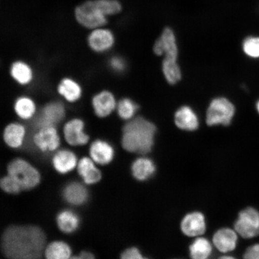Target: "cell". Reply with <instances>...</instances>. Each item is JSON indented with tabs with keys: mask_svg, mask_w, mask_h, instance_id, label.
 I'll list each match as a JSON object with an SVG mask.
<instances>
[{
	"mask_svg": "<svg viewBox=\"0 0 259 259\" xmlns=\"http://www.w3.org/2000/svg\"><path fill=\"white\" fill-rule=\"evenodd\" d=\"M9 176L17 181L22 190L34 189L40 181V176L38 170L31 164L21 158L15 159L8 167Z\"/></svg>",
	"mask_w": 259,
	"mask_h": 259,
	"instance_id": "3957f363",
	"label": "cell"
},
{
	"mask_svg": "<svg viewBox=\"0 0 259 259\" xmlns=\"http://www.w3.org/2000/svg\"><path fill=\"white\" fill-rule=\"evenodd\" d=\"M11 73L13 78L21 85H27L32 79L30 67L22 61H17L12 64Z\"/></svg>",
	"mask_w": 259,
	"mask_h": 259,
	"instance_id": "484cf974",
	"label": "cell"
},
{
	"mask_svg": "<svg viewBox=\"0 0 259 259\" xmlns=\"http://www.w3.org/2000/svg\"><path fill=\"white\" fill-rule=\"evenodd\" d=\"M53 166L61 174L70 172L77 165V158L73 152L69 150H60L54 155Z\"/></svg>",
	"mask_w": 259,
	"mask_h": 259,
	"instance_id": "ffe728a7",
	"label": "cell"
},
{
	"mask_svg": "<svg viewBox=\"0 0 259 259\" xmlns=\"http://www.w3.org/2000/svg\"><path fill=\"white\" fill-rule=\"evenodd\" d=\"M256 107H257V111H258V113H259V101H258V102H257V106H256Z\"/></svg>",
	"mask_w": 259,
	"mask_h": 259,
	"instance_id": "74e56055",
	"label": "cell"
},
{
	"mask_svg": "<svg viewBox=\"0 0 259 259\" xmlns=\"http://www.w3.org/2000/svg\"><path fill=\"white\" fill-rule=\"evenodd\" d=\"M97 5L106 16L118 14L121 5L117 0H96Z\"/></svg>",
	"mask_w": 259,
	"mask_h": 259,
	"instance_id": "f546056e",
	"label": "cell"
},
{
	"mask_svg": "<svg viewBox=\"0 0 259 259\" xmlns=\"http://www.w3.org/2000/svg\"><path fill=\"white\" fill-rule=\"evenodd\" d=\"M243 259H259V244L250 246L245 250Z\"/></svg>",
	"mask_w": 259,
	"mask_h": 259,
	"instance_id": "e575fe53",
	"label": "cell"
},
{
	"mask_svg": "<svg viewBox=\"0 0 259 259\" xmlns=\"http://www.w3.org/2000/svg\"><path fill=\"white\" fill-rule=\"evenodd\" d=\"M234 229L244 239H252L259 235V212L247 207L239 212L234 224Z\"/></svg>",
	"mask_w": 259,
	"mask_h": 259,
	"instance_id": "5b68a950",
	"label": "cell"
},
{
	"mask_svg": "<svg viewBox=\"0 0 259 259\" xmlns=\"http://www.w3.org/2000/svg\"><path fill=\"white\" fill-rule=\"evenodd\" d=\"M242 48L244 53L248 57L259 58V37H249L245 38Z\"/></svg>",
	"mask_w": 259,
	"mask_h": 259,
	"instance_id": "4dcf8cb0",
	"label": "cell"
},
{
	"mask_svg": "<svg viewBox=\"0 0 259 259\" xmlns=\"http://www.w3.org/2000/svg\"><path fill=\"white\" fill-rule=\"evenodd\" d=\"M181 232L190 238L202 236L206 231L205 215L201 212L193 211L187 213L180 223Z\"/></svg>",
	"mask_w": 259,
	"mask_h": 259,
	"instance_id": "52a82bcc",
	"label": "cell"
},
{
	"mask_svg": "<svg viewBox=\"0 0 259 259\" xmlns=\"http://www.w3.org/2000/svg\"><path fill=\"white\" fill-rule=\"evenodd\" d=\"M47 238L35 226H11L3 233L2 249L8 259H41Z\"/></svg>",
	"mask_w": 259,
	"mask_h": 259,
	"instance_id": "6da1fadb",
	"label": "cell"
},
{
	"mask_svg": "<svg viewBox=\"0 0 259 259\" xmlns=\"http://www.w3.org/2000/svg\"><path fill=\"white\" fill-rule=\"evenodd\" d=\"M70 259H96L95 255L88 251H83L77 255V256H73Z\"/></svg>",
	"mask_w": 259,
	"mask_h": 259,
	"instance_id": "d590c367",
	"label": "cell"
},
{
	"mask_svg": "<svg viewBox=\"0 0 259 259\" xmlns=\"http://www.w3.org/2000/svg\"><path fill=\"white\" fill-rule=\"evenodd\" d=\"M138 106L129 99H122L117 105V112L119 117L125 120L133 118L137 112Z\"/></svg>",
	"mask_w": 259,
	"mask_h": 259,
	"instance_id": "f1b7e54d",
	"label": "cell"
},
{
	"mask_svg": "<svg viewBox=\"0 0 259 259\" xmlns=\"http://www.w3.org/2000/svg\"><path fill=\"white\" fill-rule=\"evenodd\" d=\"M217 259H237L236 257L232 256V255L224 254V255H221Z\"/></svg>",
	"mask_w": 259,
	"mask_h": 259,
	"instance_id": "8d00e7d4",
	"label": "cell"
},
{
	"mask_svg": "<svg viewBox=\"0 0 259 259\" xmlns=\"http://www.w3.org/2000/svg\"><path fill=\"white\" fill-rule=\"evenodd\" d=\"M153 50L158 56L164 55L166 59L177 60L178 51L176 37L171 28L164 29L160 37L155 42Z\"/></svg>",
	"mask_w": 259,
	"mask_h": 259,
	"instance_id": "9c48e42d",
	"label": "cell"
},
{
	"mask_svg": "<svg viewBox=\"0 0 259 259\" xmlns=\"http://www.w3.org/2000/svg\"><path fill=\"white\" fill-rule=\"evenodd\" d=\"M2 189L9 194H16L21 192L22 188L14 178L8 176L3 177L1 180Z\"/></svg>",
	"mask_w": 259,
	"mask_h": 259,
	"instance_id": "1f68e13d",
	"label": "cell"
},
{
	"mask_svg": "<svg viewBox=\"0 0 259 259\" xmlns=\"http://www.w3.org/2000/svg\"><path fill=\"white\" fill-rule=\"evenodd\" d=\"M83 129L84 123L81 119H74L66 123L64 127V135L67 143L72 146L88 143L89 137Z\"/></svg>",
	"mask_w": 259,
	"mask_h": 259,
	"instance_id": "7c38bea8",
	"label": "cell"
},
{
	"mask_svg": "<svg viewBox=\"0 0 259 259\" xmlns=\"http://www.w3.org/2000/svg\"><path fill=\"white\" fill-rule=\"evenodd\" d=\"M58 228L65 234H72L79 228L80 219L75 212L70 210H63L57 218Z\"/></svg>",
	"mask_w": 259,
	"mask_h": 259,
	"instance_id": "603a6c76",
	"label": "cell"
},
{
	"mask_svg": "<svg viewBox=\"0 0 259 259\" xmlns=\"http://www.w3.org/2000/svg\"><path fill=\"white\" fill-rule=\"evenodd\" d=\"M234 105L225 98L213 99L206 113V122L209 126L231 124L235 115Z\"/></svg>",
	"mask_w": 259,
	"mask_h": 259,
	"instance_id": "277c9868",
	"label": "cell"
},
{
	"mask_svg": "<svg viewBox=\"0 0 259 259\" xmlns=\"http://www.w3.org/2000/svg\"><path fill=\"white\" fill-rule=\"evenodd\" d=\"M213 244L209 239L199 236L189 246L191 259H209L213 251Z\"/></svg>",
	"mask_w": 259,
	"mask_h": 259,
	"instance_id": "44dd1931",
	"label": "cell"
},
{
	"mask_svg": "<svg viewBox=\"0 0 259 259\" xmlns=\"http://www.w3.org/2000/svg\"><path fill=\"white\" fill-rule=\"evenodd\" d=\"M58 92L70 102L77 101L82 94V90L78 83L69 78L64 79L61 81L58 85Z\"/></svg>",
	"mask_w": 259,
	"mask_h": 259,
	"instance_id": "cb8c5ba5",
	"label": "cell"
},
{
	"mask_svg": "<svg viewBox=\"0 0 259 259\" xmlns=\"http://www.w3.org/2000/svg\"><path fill=\"white\" fill-rule=\"evenodd\" d=\"M238 234L235 229L223 228L218 230L212 236V243L217 250L223 254L234 251L238 244Z\"/></svg>",
	"mask_w": 259,
	"mask_h": 259,
	"instance_id": "30bf717a",
	"label": "cell"
},
{
	"mask_svg": "<svg viewBox=\"0 0 259 259\" xmlns=\"http://www.w3.org/2000/svg\"><path fill=\"white\" fill-rule=\"evenodd\" d=\"M15 111L21 118L28 119L34 115L35 106L31 99L27 97H21L15 102Z\"/></svg>",
	"mask_w": 259,
	"mask_h": 259,
	"instance_id": "4316f807",
	"label": "cell"
},
{
	"mask_svg": "<svg viewBox=\"0 0 259 259\" xmlns=\"http://www.w3.org/2000/svg\"><path fill=\"white\" fill-rule=\"evenodd\" d=\"M90 156L95 163L101 165L108 164L114 157L115 151L108 142L97 140L93 142L90 148Z\"/></svg>",
	"mask_w": 259,
	"mask_h": 259,
	"instance_id": "9a60e30c",
	"label": "cell"
},
{
	"mask_svg": "<svg viewBox=\"0 0 259 259\" xmlns=\"http://www.w3.org/2000/svg\"><path fill=\"white\" fill-rule=\"evenodd\" d=\"M121 259H150L144 256L140 250L136 247L126 249L121 255Z\"/></svg>",
	"mask_w": 259,
	"mask_h": 259,
	"instance_id": "d6a6232c",
	"label": "cell"
},
{
	"mask_svg": "<svg viewBox=\"0 0 259 259\" xmlns=\"http://www.w3.org/2000/svg\"><path fill=\"white\" fill-rule=\"evenodd\" d=\"M133 177L139 181H145L153 177L156 167L153 160L147 157L137 158L132 164Z\"/></svg>",
	"mask_w": 259,
	"mask_h": 259,
	"instance_id": "ac0fdd59",
	"label": "cell"
},
{
	"mask_svg": "<svg viewBox=\"0 0 259 259\" xmlns=\"http://www.w3.org/2000/svg\"><path fill=\"white\" fill-rule=\"evenodd\" d=\"M34 144L42 152L56 151L60 144V139L57 130L54 127L38 128L34 136Z\"/></svg>",
	"mask_w": 259,
	"mask_h": 259,
	"instance_id": "8fae6325",
	"label": "cell"
},
{
	"mask_svg": "<svg viewBox=\"0 0 259 259\" xmlns=\"http://www.w3.org/2000/svg\"><path fill=\"white\" fill-rule=\"evenodd\" d=\"M25 128L18 123H12L6 127L3 134L6 144L13 148H18L23 144Z\"/></svg>",
	"mask_w": 259,
	"mask_h": 259,
	"instance_id": "7402d4cb",
	"label": "cell"
},
{
	"mask_svg": "<svg viewBox=\"0 0 259 259\" xmlns=\"http://www.w3.org/2000/svg\"><path fill=\"white\" fill-rule=\"evenodd\" d=\"M65 115L64 106L60 102L48 103L41 109L35 119L34 126L37 128L51 127L60 122Z\"/></svg>",
	"mask_w": 259,
	"mask_h": 259,
	"instance_id": "ba28073f",
	"label": "cell"
},
{
	"mask_svg": "<svg viewBox=\"0 0 259 259\" xmlns=\"http://www.w3.org/2000/svg\"><path fill=\"white\" fill-rule=\"evenodd\" d=\"M156 127L142 117L130 121L122 129L121 144L129 153L145 154L153 149Z\"/></svg>",
	"mask_w": 259,
	"mask_h": 259,
	"instance_id": "7a4b0ae2",
	"label": "cell"
},
{
	"mask_svg": "<svg viewBox=\"0 0 259 259\" xmlns=\"http://www.w3.org/2000/svg\"><path fill=\"white\" fill-rule=\"evenodd\" d=\"M88 41L90 48L93 51L97 53H103L112 47L115 40L111 31L98 28L91 32Z\"/></svg>",
	"mask_w": 259,
	"mask_h": 259,
	"instance_id": "4fadbf2b",
	"label": "cell"
},
{
	"mask_svg": "<svg viewBox=\"0 0 259 259\" xmlns=\"http://www.w3.org/2000/svg\"><path fill=\"white\" fill-rule=\"evenodd\" d=\"M92 103L94 111L100 118L109 116L116 106L114 96L108 91H104L94 97Z\"/></svg>",
	"mask_w": 259,
	"mask_h": 259,
	"instance_id": "2e32d148",
	"label": "cell"
},
{
	"mask_svg": "<svg viewBox=\"0 0 259 259\" xmlns=\"http://www.w3.org/2000/svg\"><path fill=\"white\" fill-rule=\"evenodd\" d=\"M72 250L70 246L62 241H55L45 248L46 259H70Z\"/></svg>",
	"mask_w": 259,
	"mask_h": 259,
	"instance_id": "d4e9b609",
	"label": "cell"
},
{
	"mask_svg": "<svg viewBox=\"0 0 259 259\" xmlns=\"http://www.w3.org/2000/svg\"><path fill=\"white\" fill-rule=\"evenodd\" d=\"M175 122L177 127L187 131H196L199 127V119L196 113L189 106H183L175 115Z\"/></svg>",
	"mask_w": 259,
	"mask_h": 259,
	"instance_id": "e0dca14e",
	"label": "cell"
},
{
	"mask_svg": "<svg viewBox=\"0 0 259 259\" xmlns=\"http://www.w3.org/2000/svg\"><path fill=\"white\" fill-rule=\"evenodd\" d=\"M77 171L87 184L98 183L102 178V174L95 166V161L88 157H83L77 164Z\"/></svg>",
	"mask_w": 259,
	"mask_h": 259,
	"instance_id": "d6986e66",
	"label": "cell"
},
{
	"mask_svg": "<svg viewBox=\"0 0 259 259\" xmlns=\"http://www.w3.org/2000/svg\"><path fill=\"white\" fill-rule=\"evenodd\" d=\"M77 21L84 27L98 28L106 23V16L97 5L96 0L83 3L75 11Z\"/></svg>",
	"mask_w": 259,
	"mask_h": 259,
	"instance_id": "8992f818",
	"label": "cell"
},
{
	"mask_svg": "<svg viewBox=\"0 0 259 259\" xmlns=\"http://www.w3.org/2000/svg\"><path fill=\"white\" fill-rule=\"evenodd\" d=\"M110 66L116 72H124L125 69V63L122 58L118 57H113L110 61Z\"/></svg>",
	"mask_w": 259,
	"mask_h": 259,
	"instance_id": "836d02e7",
	"label": "cell"
},
{
	"mask_svg": "<svg viewBox=\"0 0 259 259\" xmlns=\"http://www.w3.org/2000/svg\"><path fill=\"white\" fill-rule=\"evenodd\" d=\"M163 72L168 82L171 85L177 83L181 78V72L177 60L164 58Z\"/></svg>",
	"mask_w": 259,
	"mask_h": 259,
	"instance_id": "83f0119b",
	"label": "cell"
},
{
	"mask_svg": "<svg viewBox=\"0 0 259 259\" xmlns=\"http://www.w3.org/2000/svg\"><path fill=\"white\" fill-rule=\"evenodd\" d=\"M63 197L65 201L74 206L83 205L88 201L89 194L86 187L78 182H71L64 187Z\"/></svg>",
	"mask_w": 259,
	"mask_h": 259,
	"instance_id": "5bb4252c",
	"label": "cell"
}]
</instances>
